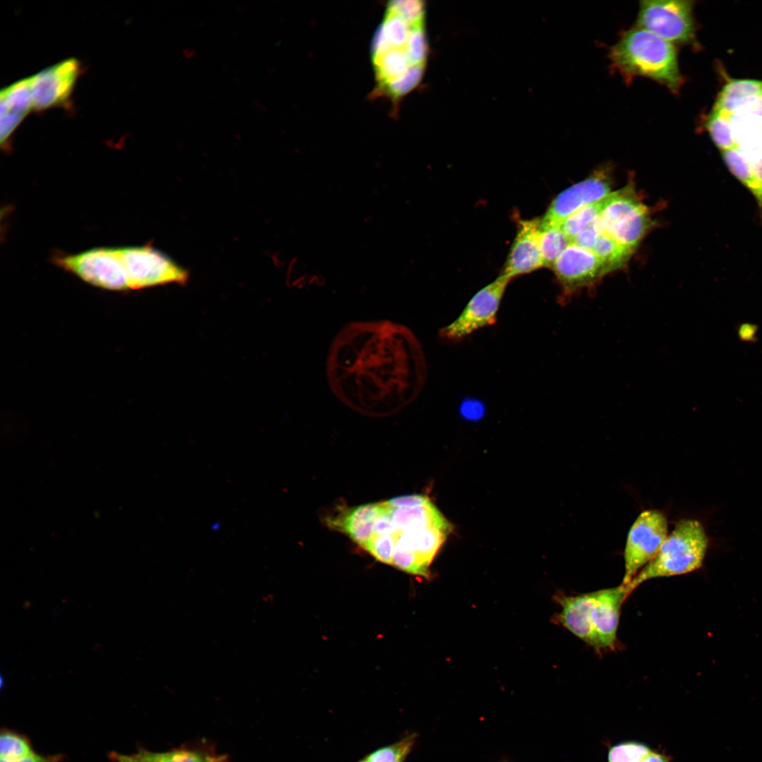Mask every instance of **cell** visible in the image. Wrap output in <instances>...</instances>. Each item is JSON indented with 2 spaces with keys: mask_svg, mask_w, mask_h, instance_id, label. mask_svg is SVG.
<instances>
[{
  "mask_svg": "<svg viewBox=\"0 0 762 762\" xmlns=\"http://www.w3.org/2000/svg\"><path fill=\"white\" fill-rule=\"evenodd\" d=\"M326 373L334 396L372 416H390L417 396L425 378L420 344L406 326L388 320L346 323L334 337Z\"/></svg>",
  "mask_w": 762,
  "mask_h": 762,
  "instance_id": "cell-1",
  "label": "cell"
},
{
  "mask_svg": "<svg viewBox=\"0 0 762 762\" xmlns=\"http://www.w3.org/2000/svg\"><path fill=\"white\" fill-rule=\"evenodd\" d=\"M420 1H391L386 5L370 45L375 79L373 96L395 107L421 82L428 52Z\"/></svg>",
  "mask_w": 762,
  "mask_h": 762,
  "instance_id": "cell-2",
  "label": "cell"
},
{
  "mask_svg": "<svg viewBox=\"0 0 762 762\" xmlns=\"http://www.w3.org/2000/svg\"><path fill=\"white\" fill-rule=\"evenodd\" d=\"M392 520L395 530L391 535L396 540L392 565L428 577L452 524L426 496L412 506L394 507Z\"/></svg>",
  "mask_w": 762,
  "mask_h": 762,
  "instance_id": "cell-3",
  "label": "cell"
},
{
  "mask_svg": "<svg viewBox=\"0 0 762 762\" xmlns=\"http://www.w3.org/2000/svg\"><path fill=\"white\" fill-rule=\"evenodd\" d=\"M612 66L627 78L641 76L677 93L683 83L675 45L638 26L625 30L609 50Z\"/></svg>",
  "mask_w": 762,
  "mask_h": 762,
  "instance_id": "cell-4",
  "label": "cell"
},
{
  "mask_svg": "<svg viewBox=\"0 0 762 762\" xmlns=\"http://www.w3.org/2000/svg\"><path fill=\"white\" fill-rule=\"evenodd\" d=\"M713 543L706 524L700 519L679 520L657 555L626 586L629 595L651 579L682 575L702 567Z\"/></svg>",
  "mask_w": 762,
  "mask_h": 762,
  "instance_id": "cell-5",
  "label": "cell"
},
{
  "mask_svg": "<svg viewBox=\"0 0 762 762\" xmlns=\"http://www.w3.org/2000/svg\"><path fill=\"white\" fill-rule=\"evenodd\" d=\"M603 233L634 251L650 226L647 207L631 186L611 193L599 217Z\"/></svg>",
  "mask_w": 762,
  "mask_h": 762,
  "instance_id": "cell-6",
  "label": "cell"
},
{
  "mask_svg": "<svg viewBox=\"0 0 762 762\" xmlns=\"http://www.w3.org/2000/svg\"><path fill=\"white\" fill-rule=\"evenodd\" d=\"M53 262L93 286L128 290L119 247H97L75 254L56 255Z\"/></svg>",
  "mask_w": 762,
  "mask_h": 762,
  "instance_id": "cell-7",
  "label": "cell"
},
{
  "mask_svg": "<svg viewBox=\"0 0 762 762\" xmlns=\"http://www.w3.org/2000/svg\"><path fill=\"white\" fill-rule=\"evenodd\" d=\"M119 248L128 290L171 283L183 284L188 279V273L183 268L151 246Z\"/></svg>",
  "mask_w": 762,
  "mask_h": 762,
  "instance_id": "cell-8",
  "label": "cell"
},
{
  "mask_svg": "<svg viewBox=\"0 0 762 762\" xmlns=\"http://www.w3.org/2000/svg\"><path fill=\"white\" fill-rule=\"evenodd\" d=\"M693 3L688 0L641 1L636 26L674 45L692 42L695 36Z\"/></svg>",
  "mask_w": 762,
  "mask_h": 762,
  "instance_id": "cell-9",
  "label": "cell"
},
{
  "mask_svg": "<svg viewBox=\"0 0 762 762\" xmlns=\"http://www.w3.org/2000/svg\"><path fill=\"white\" fill-rule=\"evenodd\" d=\"M667 526L665 515L657 509L644 510L637 516L627 537L621 584L627 586L657 555L668 535Z\"/></svg>",
  "mask_w": 762,
  "mask_h": 762,
  "instance_id": "cell-10",
  "label": "cell"
},
{
  "mask_svg": "<svg viewBox=\"0 0 762 762\" xmlns=\"http://www.w3.org/2000/svg\"><path fill=\"white\" fill-rule=\"evenodd\" d=\"M510 280V278L501 274L479 290L459 316L440 330L441 336L449 340H457L480 328L493 325Z\"/></svg>",
  "mask_w": 762,
  "mask_h": 762,
  "instance_id": "cell-11",
  "label": "cell"
},
{
  "mask_svg": "<svg viewBox=\"0 0 762 762\" xmlns=\"http://www.w3.org/2000/svg\"><path fill=\"white\" fill-rule=\"evenodd\" d=\"M612 181L605 169L597 170L584 180L569 187L551 202L540 220L541 227L560 226L576 210L601 200L612 192Z\"/></svg>",
  "mask_w": 762,
  "mask_h": 762,
  "instance_id": "cell-12",
  "label": "cell"
},
{
  "mask_svg": "<svg viewBox=\"0 0 762 762\" xmlns=\"http://www.w3.org/2000/svg\"><path fill=\"white\" fill-rule=\"evenodd\" d=\"M80 71L79 61L71 58L30 77L33 109L42 111L66 105Z\"/></svg>",
  "mask_w": 762,
  "mask_h": 762,
  "instance_id": "cell-13",
  "label": "cell"
},
{
  "mask_svg": "<svg viewBox=\"0 0 762 762\" xmlns=\"http://www.w3.org/2000/svg\"><path fill=\"white\" fill-rule=\"evenodd\" d=\"M563 295L571 296L605 275L603 266L592 250L570 243L552 267Z\"/></svg>",
  "mask_w": 762,
  "mask_h": 762,
  "instance_id": "cell-14",
  "label": "cell"
},
{
  "mask_svg": "<svg viewBox=\"0 0 762 762\" xmlns=\"http://www.w3.org/2000/svg\"><path fill=\"white\" fill-rule=\"evenodd\" d=\"M629 596L622 584L593 592L590 618L593 631V648L614 649L621 607Z\"/></svg>",
  "mask_w": 762,
  "mask_h": 762,
  "instance_id": "cell-15",
  "label": "cell"
},
{
  "mask_svg": "<svg viewBox=\"0 0 762 762\" xmlns=\"http://www.w3.org/2000/svg\"><path fill=\"white\" fill-rule=\"evenodd\" d=\"M540 221L523 220L509 253L502 275L510 279L543 267L539 245Z\"/></svg>",
  "mask_w": 762,
  "mask_h": 762,
  "instance_id": "cell-16",
  "label": "cell"
},
{
  "mask_svg": "<svg viewBox=\"0 0 762 762\" xmlns=\"http://www.w3.org/2000/svg\"><path fill=\"white\" fill-rule=\"evenodd\" d=\"M0 141L7 148L10 137L25 116L33 109L30 78L20 80L0 94Z\"/></svg>",
  "mask_w": 762,
  "mask_h": 762,
  "instance_id": "cell-17",
  "label": "cell"
},
{
  "mask_svg": "<svg viewBox=\"0 0 762 762\" xmlns=\"http://www.w3.org/2000/svg\"><path fill=\"white\" fill-rule=\"evenodd\" d=\"M593 599V592L558 597L562 610L557 615V620L570 632L593 648V631L590 618Z\"/></svg>",
  "mask_w": 762,
  "mask_h": 762,
  "instance_id": "cell-18",
  "label": "cell"
},
{
  "mask_svg": "<svg viewBox=\"0 0 762 762\" xmlns=\"http://www.w3.org/2000/svg\"><path fill=\"white\" fill-rule=\"evenodd\" d=\"M377 512L378 502L365 504L342 509L326 520L330 528L343 532L353 541H358L370 534Z\"/></svg>",
  "mask_w": 762,
  "mask_h": 762,
  "instance_id": "cell-19",
  "label": "cell"
},
{
  "mask_svg": "<svg viewBox=\"0 0 762 762\" xmlns=\"http://www.w3.org/2000/svg\"><path fill=\"white\" fill-rule=\"evenodd\" d=\"M762 95V81L734 80L726 84L717 99L713 110L733 114Z\"/></svg>",
  "mask_w": 762,
  "mask_h": 762,
  "instance_id": "cell-20",
  "label": "cell"
},
{
  "mask_svg": "<svg viewBox=\"0 0 762 762\" xmlns=\"http://www.w3.org/2000/svg\"><path fill=\"white\" fill-rule=\"evenodd\" d=\"M592 251L601 261L605 274L624 266L633 253L603 232L598 236Z\"/></svg>",
  "mask_w": 762,
  "mask_h": 762,
  "instance_id": "cell-21",
  "label": "cell"
},
{
  "mask_svg": "<svg viewBox=\"0 0 762 762\" xmlns=\"http://www.w3.org/2000/svg\"><path fill=\"white\" fill-rule=\"evenodd\" d=\"M571 243L560 226L541 227L539 231V245L543 266L551 267L564 249Z\"/></svg>",
  "mask_w": 762,
  "mask_h": 762,
  "instance_id": "cell-22",
  "label": "cell"
},
{
  "mask_svg": "<svg viewBox=\"0 0 762 762\" xmlns=\"http://www.w3.org/2000/svg\"><path fill=\"white\" fill-rule=\"evenodd\" d=\"M137 754L147 762H218L224 756H212L201 751L178 749L164 752L140 749Z\"/></svg>",
  "mask_w": 762,
  "mask_h": 762,
  "instance_id": "cell-23",
  "label": "cell"
},
{
  "mask_svg": "<svg viewBox=\"0 0 762 762\" xmlns=\"http://www.w3.org/2000/svg\"><path fill=\"white\" fill-rule=\"evenodd\" d=\"M605 203V198L581 207L563 221L561 228L571 242L577 234L600 216Z\"/></svg>",
  "mask_w": 762,
  "mask_h": 762,
  "instance_id": "cell-24",
  "label": "cell"
},
{
  "mask_svg": "<svg viewBox=\"0 0 762 762\" xmlns=\"http://www.w3.org/2000/svg\"><path fill=\"white\" fill-rule=\"evenodd\" d=\"M35 752L28 738L17 732L2 730L0 737V760L14 762Z\"/></svg>",
  "mask_w": 762,
  "mask_h": 762,
  "instance_id": "cell-25",
  "label": "cell"
},
{
  "mask_svg": "<svg viewBox=\"0 0 762 762\" xmlns=\"http://www.w3.org/2000/svg\"><path fill=\"white\" fill-rule=\"evenodd\" d=\"M706 124L713 141L721 152L735 147L733 128L729 115L713 110Z\"/></svg>",
  "mask_w": 762,
  "mask_h": 762,
  "instance_id": "cell-26",
  "label": "cell"
},
{
  "mask_svg": "<svg viewBox=\"0 0 762 762\" xmlns=\"http://www.w3.org/2000/svg\"><path fill=\"white\" fill-rule=\"evenodd\" d=\"M417 734L411 733L401 740L381 747L365 756L368 762H404L416 744Z\"/></svg>",
  "mask_w": 762,
  "mask_h": 762,
  "instance_id": "cell-27",
  "label": "cell"
},
{
  "mask_svg": "<svg viewBox=\"0 0 762 762\" xmlns=\"http://www.w3.org/2000/svg\"><path fill=\"white\" fill-rule=\"evenodd\" d=\"M651 749L646 744L636 742H622L610 747L607 762H641Z\"/></svg>",
  "mask_w": 762,
  "mask_h": 762,
  "instance_id": "cell-28",
  "label": "cell"
},
{
  "mask_svg": "<svg viewBox=\"0 0 762 762\" xmlns=\"http://www.w3.org/2000/svg\"><path fill=\"white\" fill-rule=\"evenodd\" d=\"M395 545L394 537L389 534L372 536L363 548L380 562L392 564Z\"/></svg>",
  "mask_w": 762,
  "mask_h": 762,
  "instance_id": "cell-29",
  "label": "cell"
},
{
  "mask_svg": "<svg viewBox=\"0 0 762 762\" xmlns=\"http://www.w3.org/2000/svg\"><path fill=\"white\" fill-rule=\"evenodd\" d=\"M599 217L577 234L571 243L580 248L592 250L598 236L603 232Z\"/></svg>",
  "mask_w": 762,
  "mask_h": 762,
  "instance_id": "cell-30",
  "label": "cell"
},
{
  "mask_svg": "<svg viewBox=\"0 0 762 762\" xmlns=\"http://www.w3.org/2000/svg\"><path fill=\"white\" fill-rule=\"evenodd\" d=\"M64 756L61 754L42 755L35 752L28 757L14 762H61ZM0 762L7 761L0 760Z\"/></svg>",
  "mask_w": 762,
  "mask_h": 762,
  "instance_id": "cell-31",
  "label": "cell"
},
{
  "mask_svg": "<svg viewBox=\"0 0 762 762\" xmlns=\"http://www.w3.org/2000/svg\"><path fill=\"white\" fill-rule=\"evenodd\" d=\"M109 758L114 762H147L140 758L137 754L133 755L122 754L117 752H111Z\"/></svg>",
  "mask_w": 762,
  "mask_h": 762,
  "instance_id": "cell-32",
  "label": "cell"
},
{
  "mask_svg": "<svg viewBox=\"0 0 762 762\" xmlns=\"http://www.w3.org/2000/svg\"><path fill=\"white\" fill-rule=\"evenodd\" d=\"M641 762H670V760L665 754L651 750Z\"/></svg>",
  "mask_w": 762,
  "mask_h": 762,
  "instance_id": "cell-33",
  "label": "cell"
},
{
  "mask_svg": "<svg viewBox=\"0 0 762 762\" xmlns=\"http://www.w3.org/2000/svg\"><path fill=\"white\" fill-rule=\"evenodd\" d=\"M740 332H741V334H742L744 336V337H745V339L748 336L751 335H751L753 334V331L752 330L750 331L749 327L742 328Z\"/></svg>",
  "mask_w": 762,
  "mask_h": 762,
  "instance_id": "cell-34",
  "label": "cell"
},
{
  "mask_svg": "<svg viewBox=\"0 0 762 762\" xmlns=\"http://www.w3.org/2000/svg\"><path fill=\"white\" fill-rule=\"evenodd\" d=\"M499 762H513L507 757H502Z\"/></svg>",
  "mask_w": 762,
  "mask_h": 762,
  "instance_id": "cell-35",
  "label": "cell"
},
{
  "mask_svg": "<svg viewBox=\"0 0 762 762\" xmlns=\"http://www.w3.org/2000/svg\"><path fill=\"white\" fill-rule=\"evenodd\" d=\"M358 762H368V761L365 759V758H364L362 760L359 761Z\"/></svg>",
  "mask_w": 762,
  "mask_h": 762,
  "instance_id": "cell-36",
  "label": "cell"
},
{
  "mask_svg": "<svg viewBox=\"0 0 762 762\" xmlns=\"http://www.w3.org/2000/svg\"><path fill=\"white\" fill-rule=\"evenodd\" d=\"M218 762H225V760L220 761H218Z\"/></svg>",
  "mask_w": 762,
  "mask_h": 762,
  "instance_id": "cell-37",
  "label": "cell"
}]
</instances>
